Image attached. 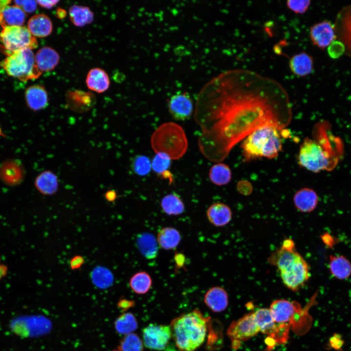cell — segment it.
Here are the masks:
<instances>
[{"label":"cell","instance_id":"d4e9b609","mask_svg":"<svg viewBox=\"0 0 351 351\" xmlns=\"http://www.w3.org/2000/svg\"><path fill=\"white\" fill-rule=\"evenodd\" d=\"M86 83L89 89L101 93L109 88L110 79L108 74L104 70L99 68H94L88 72Z\"/></svg>","mask_w":351,"mask_h":351},{"label":"cell","instance_id":"4dcf8cb0","mask_svg":"<svg viewBox=\"0 0 351 351\" xmlns=\"http://www.w3.org/2000/svg\"><path fill=\"white\" fill-rule=\"evenodd\" d=\"M70 19L76 26L82 27L94 20V14L88 7L74 5L69 10Z\"/></svg>","mask_w":351,"mask_h":351},{"label":"cell","instance_id":"8fae6325","mask_svg":"<svg viewBox=\"0 0 351 351\" xmlns=\"http://www.w3.org/2000/svg\"><path fill=\"white\" fill-rule=\"evenodd\" d=\"M259 332L253 312L234 321L227 329V334L233 343L247 340Z\"/></svg>","mask_w":351,"mask_h":351},{"label":"cell","instance_id":"2e32d148","mask_svg":"<svg viewBox=\"0 0 351 351\" xmlns=\"http://www.w3.org/2000/svg\"><path fill=\"white\" fill-rule=\"evenodd\" d=\"M42 320L36 317L21 316L13 320L10 324L12 331L19 336L28 337L42 332Z\"/></svg>","mask_w":351,"mask_h":351},{"label":"cell","instance_id":"f35d334b","mask_svg":"<svg viewBox=\"0 0 351 351\" xmlns=\"http://www.w3.org/2000/svg\"><path fill=\"white\" fill-rule=\"evenodd\" d=\"M131 168L137 175L146 176L150 172L152 168L150 159L146 156H136L132 160Z\"/></svg>","mask_w":351,"mask_h":351},{"label":"cell","instance_id":"5bb4252c","mask_svg":"<svg viewBox=\"0 0 351 351\" xmlns=\"http://www.w3.org/2000/svg\"><path fill=\"white\" fill-rule=\"evenodd\" d=\"M25 171L20 160L8 159L0 165V179L5 185L15 186L23 181Z\"/></svg>","mask_w":351,"mask_h":351},{"label":"cell","instance_id":"7dc6e473","mask_svg":"<svg viewBox=\"0 0 351 351\" xmlns=\"http://www.w3.org/2000/svg\"><path fill=\"white\" fill-rule=\"evenodd\" d=\"M105 198L109 201H114L117 198V194L114 191H109L105 194Z\"/></svg>","mask_w":351,"mask_h":351},{"label":"cell","instance_id":"1f68e13d","mask_svg":"<svg viewBox=\"0 0 351 351\" xmlns=\"http://www.w3.org/2000/svg\"><path fill=\"white\" fill-rule=\"evenodd\" d=\"M209 176L211 181L214 184L225 185L230 182L232 172L228 165L218 162L210 168Z\"/></svg>","mask_w":351,"mask_h":351},{"label":"cell","instance_id":"60d3db41","mask_svg":"<svg viewBox=\"0 0 351 351\" xmlns=\"http://www.w3.org/2000/svg\"><path fill=\"white\" fill-rule=\"evenodd\" d=\"M328 51L331 58H337L345 52V48L342 43L335 40L328 46Z\"/></svg>","mask_w":351,"mask_h":351},{"label":"cell","instance_id":"277c9868","mask_svg":"<svg viewBox=\"0 0 351 351\" xmlns=\"http://www.w3.org/2000/svg\"><path fill=\"white\" fill-rule=\"evenodd\" d=\"M242 141L240 148L246 162L261 157L274 158L282 151L281 131L273 127L260 128Z\"/></svg>","mask_w":351,"mask_h":351},{"label":"cell","instance_id":"b9f144b4","mask_svg":"<svg viewBox=\"0 0 351 351\" xmlns=\"http://www.w3.org/2000/svg\"><path fill=\"white\" fill-rule=\"evenodd\" d=\"M344 344V341L342 336L339 333H334L330 338L328 346L337 351H343L342 347Z\"/></svg>","mask_w":351,"mask_h":351},{"label":"cell","instance_id":"30bf717a","mask_svg":"<svg viewBox=\"0 0 351 351\" xmlns=\"http://www.w3.org/2000/svg\"><path fill=\"white\" fill-rule=\"evenodd\" d=\"M143 342L147 348L162 351L172 338L170 325L150 324L142 331Z\"/></svg>","mask_w":351,"mask_h":351},{"label":"cell","instance_id":"f907efd6","mask_svg":"<svg viewBox=\"0 0 351 351\" xmlns=\"http://www.w3.org/2000/svg\"><path fill=\"white\" fill-rule=\"evenodd\" d=\"M113 351H119L118 350H114Z\"/></svg>","mask_w":351,"mask_h":351},{"label":"cell","instance_id":"83f0119b","mask_svg":"<svg viewBox=\"0 0 351 351\" xmlns=\"http://www.w3.org/2000/svg\"><path fill=\"white\" fill-rule=\"evenodd\" d=\"M181 235L176 229L171 227L162 228L158 233L156 241L158 245L166 250L176 248L181 241Z\"/></svg>","mask_w":351,"mask_h":351},{"label":"cell","instance_id":"7c38bea8","mask_svg":"<svg viewBox=\"0 0 351 351\" xmlns=\"http://www.w3.org/2000/svg\"><path fill=\"white\" fill-rule=\"evenodd\" d=\"M269 309L276 323L289 325L294 322L301 313L298 304L285 299L274 301Z\"/></svg>","mask_w":351,"mask_h":351},{"label":"cell","instance_id":"44dd1931","mask_svg":"<svg viewBox=\"0 0 351 351\" xmlns=\"http://www.w3.org/2000/svg\"><path fill=\"white\" fill-rule=\"evenodd\" d=\"M293 200L298 210L303 213H310L316 208L318 203V196L313 189L303 188L295 193Z\"/></svg>","mask_w":351,"mask_h":351},{"label":"cell","instance_id":"ee69618b","mask_svg":"<svg viewBox=\"0 0 351 351\" xmlns=\"http://www.w3.org/2000/svg\"><path fill=\"white\" fill-rule=\"evenodd\" d=\"M85 262L84 258L80 255L73 256L70 260L69 265L73 270H78L81 267Z\"/></svg>","mask_w":351,"mask_h":351},{"label":"cell","instance_id":"8d00e7d4","mask_svg":"<svg viewBox=\"0 0 351 351\" xmlns=\"http://www.w3.org/2000/svg\"><path fill=\"white\" fill-rule=\"evenodd\" d=\"M171 158L164 153H156L153 157L151 167L153 171L161 177L166 172L169 171V168L171 165Z\"/></svg>","mask_w":351,"mask_h":351},{"label":"cell","instance_id":"d6986e66","mask_svg":"<svg viewBox=\"0 0 351 351\" xmlns=\"http://www.w3.org/2000/svg\"><path fill=\"white\" fill-rule=\"evenodd\" d=\"M204 302L212 312H220L224 311L228 305V295L224 288L213 287L205 294Z\"/></svg>","mask_w":351,"mask_h":351},{"label":"cell","instance_id":"d590c367","mask_svg":"<svg viewBox=\"0 0 351 351\" xmlns=\"http://www.w3.org/2000/svg\"><path fill=\"white\" fill-rule=\"evenodd\" d=\"M143 341L134 333L125 335L118 347L120 351H143Z\"/></svg>","mask_w":351,"mask_h":351},{"label":"cell","instance_id":"9a60e30c","mask_svg":"<svg viewBox=\"0 0 351 351\" xmlns=\"http://www.w3.org/2000/svg\"><path fill=\"white\" fill-rule=\"evenodd\" d=\"M310 36L313 44L321 49L328 47L337 38L334 24L323 20L312 25Z\"/></svg>","mask_w":351,"mask_h":351},{"label":"cell","instance_id":"681fc988","mask_svg":"<svg viewBox=\"0 0 351 351\" xmlns=\"http://www.w3.org/2000/svg\"><path fill=\"white\" fill-rule=\"evenodd\" d=\"M58 17L60 18H63L65 16V11H63L62 9H59L58 11Z\"/></svg>","mask_w":351,"mask_h":351},{"label":"cell","instance_id":"7bdbcfd3","mask_svg":"<svg viewBox=\"0 0 351 351\" xmlns=\"http://www.w3.org/2000/svg\"><path fill=\"white\" fill-rule=\"evenodd\" d=\"M15 5L20 7L25 13L34 12L37 7V3L35 0H15Z\"/></svg>","mask_w":351,"mask_h":351},{"label":"cell","instance_id":"e0dca14e","mask_svg":"<svg viewBox=\"0 0 351 351\" xmlns=\"http://www.w3.org/2000/svg\"><path fill=\"white\" fill-rule=\"evenodd\" d=\"M9 0H0V25L2 28L22 26L26 13L16 5H10Z\"/></svg>","mask_w":351,"mask_h":351},{"label":"cell","instance_id":"d6a6232c","mask_svg":"<svg viewBox=\"0 0 351 351\" xmlns=\"http://www.w3.org/2000/svg\"><path fill=\"white\" fill-rule=\"evenodd\" d=\"M157 244L156 239L150 234H141L137 239V245L139 250L141 254L148 259L156 257L158 251Z\"/></svg>","mask_w":351,"mask_h":351},{"label":"cell","instance_id":"52a82bcc","mask_svg":"<svg viewBox=\"0 0 351 351\" xmlns=\"http://www.w3.org/2000/svg\"><path fill=\"white\" fill-rule=\"evenodd\" d=\"M0 42L4 52L8 56L23 49H34L38 45L36 38L28 29L23 26L3 28L0 33Z\"/></svg>","mask_w":351,"mask_h":351},{"label":"cell","instance_id":"6da1fadb","mask_svg":"<svg viewBox=\"0 0 351 351\" xmlns=\"http://www.w3.org/2000/svg\"><path fill=\"white\" fill-rule=\"evenodd\" d=\"M292 113L288 93L278 82L251 70L224 71L197 97L194 117L201 129L199 150L208 160L220 162L254 131L285 129Z\"/></svg>","mask_w":351,"mask_h":351},{"label":"cell","instance_id":"484cf974","mask_svg":"<svg viewBox=\"0 0 351 351\" xmlns=\"http://www.w3.org/2000/svg\"><path fill=\"white\" fill-rule=\"evenodd\" d=\"M313 64L312 57L305 52L294 55L289 61L292 72L300 77H304L312 73L313 70Z\"/></svg>","mask_w":351,"mask_h":351},{"label":"cell","instance_id":"ab89813d","mask_svg":"<svg viewBox=\"0 0 351 351\" xmlns=\"http://www.w3.org/2000/svg\"><path fill=\"white\" fill-rule=\"evenodd\" d=\"M287 7L296 14L304 13L309 8L310 0H288Z\"/></svg>","mask_w":351,"mask_h":351},{"label":"cell","instance_id":"7a4b0ae2","mask_svg":"<svg viewBox=\"0 0 351 351\" xmlns=\"http://www.w3.org/2000/svg\"><path fill=\"white\" fill-rule=\"evenodd\" d=\"M210 317L198 309L183 313L173 319L170 326L172 336L180 351H195L204 342Z\"/></svg>","mask_w":351,"mask_h":351},{"label":"cell","instance_id":"9c48e42d","mask_svg":"<svg viewBox=\"0 0 351 351\" xmlns=\"http://www.w3.org/2000/svg\"><path fill=\"white\" fill-rule=\"evenodd\" d=\"M253 313L259 332L269 335L273 345L275 343H283L287 340L290 326L276 323L270 309H259Z\"/></svg>","mask_w":351,"mask_h":351},{"label":"cell","instance_id":"ffe728a7","mask_svg":"<svg viewBox=\"0 0 351 351\" xmlns=\"http://www.w3.org/2000/svg\"><path fill=\"white\" fill-rule=\"evenodd\" d=\"M25 98L28 107L34 111L44 109L48 104L47 92L44 86L40 85L28 87L25 92Z\"/></svg>","mask_w":351,"mask_h":351},{"label":"cell","instance_id":"836d02e7","mask_svg":"<svg viewBox=\"0 0 351 351\" xmlns=\"http://www.w3.org/2000/svg\"><path fill=\"white\" fill-rule=\"evenodd\" d=\"M152 285L151 276L145 271L136 273L129 281V286L132 290L138 294L146 293L151 288Z\"/></svg>","mask_w":351,"mask_h":351},{"label":"cell","instance_id":"cb8c5ba5","mask_svg":"<svg viewBox=\"0 0 351 351\" xmlns=\"http://www.w3.org/2000/svg\"><path fill=\"white\" fill-rule=\"evenodd\" d=\"M27 27L31 34L38 38L46 37L53 30L52 21L47 15L43 14L32 17L28 20Z\"/></svg>","mask_w":351,"mask_h":351},{"label":"cell","instance_id":"8992f818","mask_svg":"<svg viewBox=\"0 0 351 351\" xmlns=\"http://www.w3.org/2000/svg\"><path fill=\"white\" fill-rule=\"evenodd\" d=\"M0 65L8 75L23 81L37 78L41 74L30 49H23L14 52L7 56Z\"/></svg>","mask_w":351,"mask_h":351},{"label":"cell","instance_id":"ba28073f","mask_svg":"<svg viewBox=\"0 0 351 351\" xmlns=\"http://www.w3.org/2000/svg\"><path fill=\"white\" fill-rule=\"evenodd\" d=\"M278 272L284 284L293 291L299 290L310 277L309 265L300 254Z\"/></svg>","mask_w":351,"mask_h":351},{"label":"cell","instance_id":"c3c4849f","mask_svg":"<svg viewBox=\"0 0 351 351\" xmlns=\"http://www.w3.org/2000/svg\"><path fill=\"white\" fill-rule=\"evenodd\" d=\"M7 272V267L0 263V279L6 274Z\"/></svg>","mask_w":351,"mask_h":351},{"label":"cell","instance_id":"f6af8a7d","mask_svg":"<svg viewBox=\"0 0 351 351\" xmlns=\"http://www.w3.org/2000/svg\"><path fill=\"white\" fill-rule=\"evenodd\" d=\"M37 4L40 5L41 7L51 9L58 2V0H37Z\"/></svg>","mask_w":351,"mask_h":351},{"label":"cell","instance_id":"74e56055","mask_svg":"<svg viewBox=\"0 0 351 351\" xmlns=\"http://www.w3.org/2000/svg\"><path fill=\"white\" fill-rule=\"evenodd\" d=\"M92 280L97 287L105 288L109 287L113 281V275L107 269L97 267L92 273Z\"/></svg>","mask_w":351,"mask_h":351},{"label":"cell","instance_id":"3957f363","mask_svg":"<svg viewBox=\"0 0 351 351\" xmlns=\"http://www.w3.org/2000/svg\"><path fill=\"white\" fill-rule=\"evenodd\" d=\"M313 138L306 137L301 143L297 156L298 163L302 167L315 173L330 171L337 162V157L326 146L319 124L313 130Z\"/></svg>","mask_w":351,"mask_h":351},{"label":"cell","instance_id":"5b68a950","mask_svg":"<svg viewBox=\"0 0 351 351\" xmlns=\"http://www.w3.org/2000/svg\"><path fill=\"white\" fill-rule=\"evenodd\" d=\"M151 144L156 153H164L172 160L182 157L188 146L184 129L172 122L163 123L154 132L151 137Z\"/></svg>","mask_w":351,"mask_h":351},{"label":"cell","instance_id":"7402d4cb","mask_svg":"<svg viewBox=\"0 0 351 351\" xmlns=\"http://www.w3.org/2000/svg\"><path fill=\"white\" fill-rule=\"evenodd\" d=\"M35 59L36 65L41 72L53 70L59 61V56L53 48L45 46L41 48L36 54Z\"/></svg>","mask_w":351,"mask_h":351},{"label":"cell","instance_id":"f1b7e54d","mask_svg":"<svg viewBox=\"0 0 351 351\" xmlns=\"http://www.w3.org/2000/svg\"><path fill=\"white\" fill-rule=\"evenodd\" d=\"M329 267L332 274L338 279H346L351 274V263L343 255H331Z\"/></svg>","mask_w":351,"mask_h":351},{"label":"cell","instance_id":"bcb514c9","mask_svg":"<svg viewBox=\"0 0 351 351\" xmlns=\"http://www.w3.org/2000/svg\"><path fill=\"white\" fill-rule=\"evenodd\" d=\"M134 304V302L133 301L128 300L126 299H121L118 303V305L120 306L121 308L124 309L132 307Z\"/></svg>","mask_w":351,"mask_h":351},{"label":"cell","instance_id":"f546056e","mask_svg":"<svg viewBox=\"0 0 351 351\" xmlns=\"http://www.w3.org/2000/svg\"><path fill=\"white\" fill-rule=\"evenodd\" d=\"M162 211L169 215H177L185 210V205L181 198L175 193L164 196L160 203Z\"/></svg>","mask_w":351,"mask_h":351},{"label":"cell","instance_id":"ac0fdd59","mask_svg":"<svg viewBox=\"0 0 351 351\" xmlns=\"http://www.w3.org/2000/svg\"><path fill=\"white\" fill-rule=\"evenodd\" d=\"M66 102L74 111L79 112L86 111L92 108L96 103V97L90 92L76 90L68 91L66 94Z\"/></svg>","mask_w":351,"mask_h":351},{"label":"cell","instance_id":"e575fe53","mask_svg":"<svg viewBox=\"0 0 351 351\" xmlns=\"http://www.w3.org/2000/svg\"><path fill=\"white\" fill-rule=\"evenodd\" d=\"M115 327L117 332L126 335L136 331L138 327V324L133 314L126 312L117 319L115 322Z\"/></svg>","mask_w":351,"mask_h":351},{"label":"cell","instance_id":"4fadbf2b","mask_svg":"<svg viewBox=\"0 0 351 351\" xmlns=\"http://www.w3.org/2000/svg\"><path fill=\"white\" fill-rule=\"evenodd\" d=\"M168 110L176 120L189 119L193 112V102L187 92H179L173 95L168 101Z\"/></svg>","mask_w":351,"mask_h":351},{"label":"cell","instance_id":"4316f807","mask_svg":"<svg viewBox=\"0 0 351 351\" xmlns=\"http://www.w3.org/2000/svg\"><path fill=\"white\" fill-rule=\"evenodd\" d=\"M35 185L42 194L52 195L58 190V182L56 175L47 171L42 172L36 177Z\"/></svg>","mask_w":351,"mask_h":351},{"label":"cell","instance_id":"603a6c76","mask_svg":"<svg viewBox=\"0 0 351 351\" xmlns=\"http://www.w3.org/2000/svg\"><path fill=\"white\" fill-rule=\"evenodd\" d=\"M207 217L209 222L216 227L227 225L232 217V212L230 207L223 203H215L207 209Z\"/></svg>","mask_w":351,"mask_h":351}]
</instances>
